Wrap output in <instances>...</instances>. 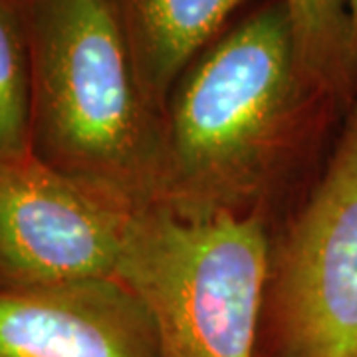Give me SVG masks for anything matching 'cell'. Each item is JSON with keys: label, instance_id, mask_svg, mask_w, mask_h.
<instances>
[{"label": "cell", "instance_id": "ba28073f", "mask_svg": "<svg viewBox=\"0 0 357 357\" xmlns=\"http://www.w3.org/2000/svg\"><path fill=\"white\" fill-rule=\"evenodd\" d=\"M300 76L312 96H342L357 82L347 0H282Z\"/></svg>", "mask_w": 357, "mask_h": 357}, {"label": "cell", "instance_id": "7a4b0ae2", "mask_svg": "<svg viewBox=\"0 0 357 357\" xmlns=\"http://www.w3.org/2000/svg\"><path fill=\"white\" fill-rule=\"evenodd\" d=\"M30 62V153L128 213L157 204L161 117L112 0H16Z\"/></svg>", "mask_w": 357, "mask_h": 357}, {"label": "cell", "instance_id": "52a82bcc", "mask_svg": "<svg viewBox=\"0 0 357 357\" xmlns=\"http://www.w3.org/2000/svg\"><path fill=\"white\" fill-rule=\"evenodd\" d=\"M139 86L163 119L167 102L197 54L246 0H112Z\"/></svg>", "mask_w": 357, "mask_h": 357}, {"label": "cell", "instance_id": "8992f818", "mask_svg": "<svg viewBox=\"0 0 357 357\" xmlns=\"http://www.w3.org/2000/svg\"><path fill=\"white\" fill-rule=\"evenodd\" d=\"M0 357H165L153 318L117 278L0 290Z\"/></svg>", "mask_w": 357, "mask_h": 357}, {"label": "cell", "instance_id": "277c9868", "mask_svg": "<svg viewBox=\"0 0 357 357\" xmlns=\"http://www.w3.org/2000/svg\"><path fill=\"white\" fill-rule=\"evenodd\" d=\"M256 357H357V98L319 183L270 252Z\"/></svg>", "mask_w": 357, "mask_h": 357}, {"label": "cell", "instance_id": "9c48e42d", "mask_svg": "<svg viewBox=\"0 0 357 357\" xmlns=\"http://www.w3.org/2000/svg\"><path fill=\"white\" fill-rule=\"evenodd\" d=\"M30 155V62L16 0H0V159Z\"/></svg>", "mask_w": 357, "mask_h": 357}, {"label": "cell", "instance_id": "5b68a950", "mask_svg": "<svg viewBox=\"0 0 357 357\" xmlns=\"http://www.w3.org/2000/svg\"><path fill=\"white\" fill-rule=\"evenodd\" d=\"M129 215L32 153L0 159V290L115 278Z\"/></svg>", "mask_w": 357, "mask_h": 357}, {"label": "cell", "instance_id": "30bf717a", "mask_svg": "<svg viewBox=\"0 0 357 357\" xmlns=\"http://www.w3.org/2000/svg\"><path fill=\"white\" fill-rule=\"evenodd\" d=\"M349 4V16H351V30H354V48H356L357 60V0H347Z\"/></svg>", "mask_w": 357, "mask_h": 357}, {"label": "cell", "instance_id": "6da1fadb", "mask_svg": "<svg viewBox=\"0 0 357 357\" xmlns=\"http://www.w3.org/2000/svg\"><path fill=\"white\" fill-rule=\"evenodd\" d=\"M307 96L284 2L250 14L187 68L167 102L157 206L183 218L248 215Z\"/></svg>", "mask_w": 357, "mask_h": 357}, {"label": "cell", "instance_id": "3957f363", "mask_svg": "<svg viewBox=\"0 0 357 357\" xmlns=\"http://www.w3.org/2000/svg\"><path fill=\"white\" fill-rule=\"evenodd\" d=\"M258 215L131 213L115 278L153 318L165 357H256L270 272Z\"/></svg>", "mask_w": 357, "mask_h": 357}]
</instances>
